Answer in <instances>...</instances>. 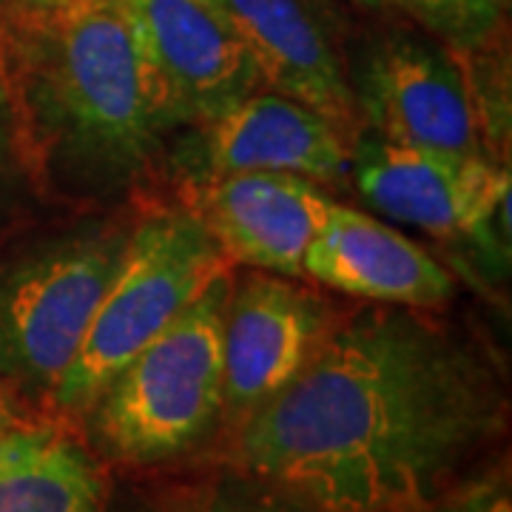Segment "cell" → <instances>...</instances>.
I'll use <instances>...</instances> for the list:
<instances>
[{"instance_id": "cell-3", "label": "cell", "mask_w": 512, "mask_h": 512, "mask_svg": "<svg viewBox=\"0 0 512 512\" xmlns=\"http://www.w3.org/2000/svg\"><path fill=\"white\" fill-rule=\"evenodd\" d=\"M231 274L148 342L97 396L94 436L109 456L154 464L202 441L222 413V313Z\"/></svg>"}, {"instance_id": "cell-18", "label": "cell", "mask_w": 512, "mask_h": 512, "mask_svg": "<svg viewBox=\"0 0 512 512\" xmlns=\"http://www.w3.org/2000/svg\"><path fill=\"white\" fill-rule=\"evenodd\" d=\"M12 151H15V123H12L9 97H6L3 80H0V174L6 171Z\"/></svg>"}, {"instance_id": "cell-5", "label": "cell", "mask_w": 512, "mask_h": 512, "mask_svg": "<svg viewBox=\"0 0 512 512\" xmlns=\"http://www.w3.org/2000/svg\"><path fill=\"white\" fill-rule=\"evenodd\" d=\"M126 242L123 228H89L0 276V379L52 396L89 333Z\"/></svg>"}, {"instance_id": "cell-4", "label": "cell", "mask_w": 512, "mask_h": 512, "mask_svg": "<svg viewBox=\"0 0 512 512\" xmlns=\"http://www.w3.org/2000/svg\"><path fill=\"white\" fill-rule=\"evenodd\" d=\"M228 262L194 211H168L137 225L83 345L52 390L57 407L89 410L106 384L228 271Z\"/></svg>"}, {"instance_id": "cell-12", "label": "cell", "mask_w": 512, "mask_h": 512, "mask_svg": "<svg viewBox=\"0 0 512 512\" xmlns=\"http://www.w3.org/2000/svg\"><path fill=\"white\" fill-rule=\"evenodd\" d=\"M302 274L325 288L384 305L436 308L453 296V276L421 245L336 202H330L305 251Z\"/></svg>"}, {"instance_id": "cell-21", "label": "cell", "mask_w": 512, "mask_h": 512, "mask_svg": "<svg viewBox=\"0 0 512 512\" xmlns=\"http://www.w3.org/2000/svg\"><path fill=\"white\" fill-rule=\"evenodd\" d=\"M353 3H359V6H365V9H399V0H353Z\"/></svg>"}, {"instance_id": "cell-17", "label": "cell", "mask_w": 512, "mask_h": 512, "mask_svg": "<svg viewBox=\"0 0 512 512\" xmlns=\"http://www.w3.org/2000/svg\"><path fill=\"white\" fill-rule=\"evenodd\" d=\"M433 512H512L510 510V495L501 484H476L467 493H461L458 498L441 501Z\"/></svg>"}, {"instance_id": "cell-16", "label": "cell", "mask_w": 512, "mask_h": 512, "mask_svg": "<svg viewBox=\"0 0 512 512\" xmlns=\"http://www.w3.org/2000/svg\"><path fill=\"white\" fill-rule=\"evenodd\" d=\"M180 512H302L282 495L251 493L245 487H217L185 501Z\"/></svg>"}, {"instance_id": "cell-23", "label": "cell", "mask_w": 512, "mask_h": 512, "mask_svg": "<svg viewBox=\"0 0 512 512\" xmlns=\"http://www.w3.org/2000/svg\"><path fill=\"white\" fill-rule=\"evenodd\" d=\"M3 3H6V0H0V6H3Z\"/></svg>"}, {"instance_id": "cell-22", "label": "cell", "mask_w": 512, "mask_h": 512, "mask_svg": "<svg viewBox=\"0 0 512 512\" xmlns=\"http://www.w3.org/2000/svg\"><path fill=\"white\" fill-rule=\"evenodd\" d=\"M498 3H501V6H504V3H507V0H498Z\"/></svg>"}, {"instance_id": "cell-20", "label": "cell", "mask_w": 512, "mask_h": 512, "mask_svg": "<svg viewBox=\"0 0 512 512\" xmlns=\"http://www.w3.org/2000/svg\"><path fill=\"white\" fill-rule=\"evenodd\" d=\"M15 424V416H12V407L6 402V396H3V387H0V433L3 430H9Z\"/></svg>"}, {"instance_id": "cell-11", "label": "cell", "mask_w": 512, "mask_h": 512, "mask_svg": "<svg viewBox=\"0 0 512 512\" xmlns=\"http://www.w3.org/2000/svg\"><path fill=\"white\" fill-rule=\"evenodd\" d=\"M197 220L222 254L256 271L299 276L330 197L302 174L239 171L197 188Z\"/></svg>"}, {"instance_id": "cell-9", "label": "cell", "mask_w": 512, "mask_h": 512, "mask_svg": "<svg viewBox=\"0 0 512 512\" xmlns=\"http://www.w3.org/2000/svg\"><path fill=\"white\" fill-rule=\"evenodd\" d=\"M333 330L328 302L274 274L231 285L222 313V410L248 419L291 382Z\"/></svg>"}, {"instance_id": "cell-14", "label": "cell", "mask_w": 512, "mask_h": 512, "mask_svg": "<svg viewBox=\"0 0 512 512\" xmlns=\"http://www.w3.org/2000/svg\"><path fill=\"white\" fill-rule=\"evenodd\" d=\"M106 481L94 458L55 427L0 433V512H100Z\"/></svg>"}, {"instance_id": "cell-2", "label": "cell", "mask_w": 512, "mask_h": 512, "mask_svg": "<svg viewBox=\"0 0 512 512\" xmlns=\"http://www.w3.org/2000/svg\"><path fill=\"white\" fill-rule=\"evenodd\" d=\"M0 80L15 146L43 177L111 188L143 168L165 128L123 0L0 9Z\"/></svg>"}, {"instance_id": "cell-15", "label": "cell", "mask_w": 512, "mask_h": 512, "mask_svg": "<svg viewBox=\"0 0 512 512\" xmlns=\"http://www.w3.org/2000/svg\"><path fill=\"white\" fill-rule=\"evenodd\" d=\"M399 9L421 20L453 52L484 49L501 26L498 0H399Z\"/></svg>"}, {"instance_id": "cell-6", "label": "cell", "mask_w": 512, "mask_h": 512, "mask_svg": "<svg viewBox=\"0 0 512 512\" xmlns=\"http://www.w3.org/2000/svg\"><path fill=\"white\" fill-rule=\"evenodd\" d=\"M348 171L359 197L387 220L439 237H470L490 254H501V237L510 242V168L484 154L367 137L350 151Z\"/></svg>"}, {"instance_id": "cell-13", "label": "cell", "mask_w": 512, "mask_h": 512, "mask_svg": "<svg viewBox=\"0 0 512 512\" xmlns=\"http://www.w3.org/2000/svg\"><path fill=\"white\" fill-rule=\"evenodd\" d=\"M254 60L262 86L293 97L345 134L356 126L353 86L308 0H211Z\"/></svg>"}, {"instance_id": "cell-8", "label": "cell", "mask_w": 512, "mask_h": 512, "mask_svg": "<svg viewBox=\"0 0 512 512\" xmlns=\"http://www.w3.org/2000/svg\"><path fill=\"white\" fill-rule=\"evenodd\" d=\"M453 49L416 37L379 43L359 69L353 103L376 137L402 146L484 154V111Z\"/></svg>"}, {"instance_id": "cell-10", "label": "cell", "mask_w": 512, "mask_h": 512, "mask_svg": "<svg viewBox=\"0 0 512 512\" xmlns=\"http://www.w3.org/2000/svg\"><path fill=\"white\" fill-rule=\"evenodd\" d=\"M180 168L197 183L239 171H291L313 183H339L350 168L348 134L285 94H251L194 126Z\"/></svg>"}, {"instance_id": "cell-1", "label": "cell", "mask_w": 512, "mask_h": 512, "mask_svg": "<svg viewBox=\"0 0 512 512\" xmlns=\"http://www.w3.org/2000/svg\"><path fill=\"white\" fill-rule=\"evenodd\" d=\"M498 424L473 350L413 313L367 311L242 419L237 461L302 512H433Z\"/></svg>"}, {"instance_id": "cell-19", "label": "cell", "mask_w": 512, "mask_h": 512, "mask_svg": "<svg viewBox=\"0 0 512 512\" xmlns=\"http://www.w3.org/2000/svg\"><path fill=\"white\" fill-rule=\"evenodd\" d=\"M66 0H6L0 9H18V12H46V9H55Z\"/></svg>"}, {"instance_id": "cell-7", "label": "cell", "mask_w": 512, "mask_h": 512, "mask_svg": "<svg viewBox=\"0 0 512 512\" xmlns=\"http://www.w3.org/2000/svg\"><path fill=\"white\" fill-rule=\"evenodd\" d=\"M146 55L165 131L200 126L262 86L254 60L211 0H123Z\"/></svg>"}]
</instances>
